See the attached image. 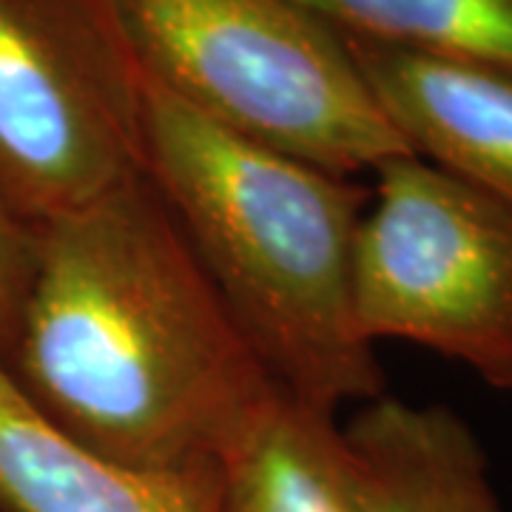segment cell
Instances as JSON below:
<instances>
[{"label": "cell", "instance_id": "cell-3", "mask_svg": "<svg viewBox=\"0 0 512 512\" xmlns=\"http://www.w3.org/2000/svg\"><path fill=\"white\" fill-rule=\"evenodd\" d=\"M134 60L214 126L339 177L410 154L345 37L296 0H111Z\"/></svg>", "mask_w": 512, "mask_h": 512}, {"label": "cell", "instance_id": "cell-9", "mask_svg": "<svg viewBox=\"0 0 512 512\" xmlns=\"http://www.w3.org/2000/svg\"><path fill=\"white\" fill-rule=\"evenodd\" d=\"M220 512H365L333 413L276 390L220 458Z\"/></svg>", "mask_w": 512, "mask_h": 512}, {"label": "cell", "instance_id": "cell-4", "mask_svg": "<svg viewBox=\"0 0 512 512\" xmlns=\"http://www.w3.org/2000/svg\"><path fill=\"white\" fill-rule=\"evenodd\" d=\"M146 174V80L111 0H0V217L35 234Z\"/></svg>", "mask_w": 512, "mask_h": 512}, {"label": "cell", "instance_id": "cell-1", "mask_svg": "<svg viewBox=\"0 0 512 512\" xmlns=\"http://www.w3.org/2000/svg\"><path fill=\"white\" fill-rule=\"evenodd\" d=\"M32 237V279L0 353L20 396L126 467L220 461L279 387L146 174Z\"/></svg>", "mask_w": 512, "mask_h": 512}, {"label": "cell", "instance_id": "cell-7", "mask_svg": "<svg viewBox=\"0 0 512 512\" xmlns=\"http://www.w3.org/2000/svg\"><path fill=\"white\" fill-rule=\"evenodd\" d=\"M220 461L137 470L63 436L0 362V512H220Z\"/></svg>", "mask_w": 512, "mask_h": 512}, {"label": "cell", "instance_id": "cell-8", "mask_svg": "<svg viewBox=\"0 0 512 512\" xmlns=\"http://www.w3.org/2000/svg\"><path fill=\"white\" fill-rule=\"evenodd\" d=\"M342 430L365 512H504L490 458L453 407L384 393Z\"/></svg>", "mask_w": 512, "mask_h": 512}, {"label": "cell", "instance_id": "cell-5", "mask_svg": "<svg viewBox=\"0 0 512 512\" xmlns=\"http://www.w3.org/2000/svg\"><path fill=\"white\" fill-rule=\"evenodd\" d=\"M373 177L350 271L359 333L433 350L512 396V208L413 154Z\"/></svg>", "mask_w": 512, "mask_h": 512}, {"label": "cell", "instance_id": "cell-11", "mask_svg": "<svg viewBox=\"0 0 512 512\" xmlns=\"http://www.w3.org/2000/svg\"><path fill=\"white\" fill-rule=\"evenodd\" d=\"M35 265V237L0 217V353L9 348Z\"/></svg>", "mask_w": 512, "mask_h": 512}, {"label": "cell", "instance_id": "cell-6", "mask_svg": "<svg viewBox=\"0 0 512 512\" xmlns=\"http://www.w3.org/2000/svg\"><path fill=\"white\" fill-rule=\"evenodd\" d=\"M342 37L410 154L512 208L510 66Z\"/></svg>", "mask_w": 512, "mask_h": 512}, {"label": "cell", "instance_id": "cell-2", "mask_svg": "<svg viewBox=\"0 0 512 512\" xmlns=\"http://www.w3.org/2000/svg\"><path fill=\"white\" fill-rule=\"evenodd\" d=\"M146 177L282 393L333 416L384 396L350 291L370 188L214 126L148 80Z\"/></svg>", "mask_w": 512, "mask_h": 512}, {"label": "cell", "instance_id": "cell-10", "mask_svg": "<svg viewBox=\"0 0 512 512\" xmlns=\"http://www.w3.org/2000/svg\"><path fill=\"white\" fill-rule=\"evenodd\" d=\"M339 35L512 69V0H296Z\"/></svg>", "mask_w": 512, "mask_h": 512}]
</instances>
